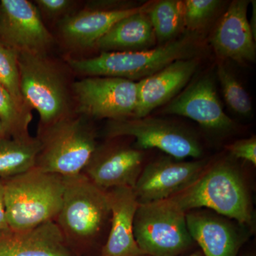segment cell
<instances>
[{
  "label": "cell",
  "mask_w": 256,
  "mask_h": 256,
  "mask_svg": "<svg viewBox=\"0 0 256 256\" xmlns=\"http://www.w3.org/2000/svg\"><path fill=\"white\" fill-rule=\"evenodd\" d=\"M41 150L38 138L30 136L0 139V180H8L35 168Z\"/></svg>",
  "instance_id": "21"
},
{
  "label": "cell",
  "mask_w": 256,
  "mask_h": 256,
  "mask_svg": "<svg viewBox=\"0 0 256 256\" xmlns=\"http://www.w3.org/2000/svg\"><path fill=\"white\" fill-rule=\"evenodd\" d=\"M151 4L114 24L94 46L101 52H140L154 48L156 37L146 14Z\"/></svg>",
  "instance_id": "20"
},
{
  "label": "cell",
  "mask_w": 256,
  "mask_h": 256,
  "mask_svg": "<svg viewBox=\"0 0 256 256\" xmlns=\"http://www.w3.org/2000/svg\"><path fill=\"white\" fill-rule=\"evenodd\" d=\"M151 4L148 2L138 8L126 9L82 10L62 20L60 33L72 46L80 48L94 46L114 24L129 15L146 9Z\"/></svg>",
  "instance_id": "19"
},
{
  "label": "cell",
  "mask_w": 256,
  "mask_h": 256,
  "mask_svg": "<svg viewBox=\"0 0 256 256\" xmlns=\"http://www.w3.org/2000/svg\"><path fill=\"white\" fill-rule=\"evenodd\" d=\"M143 160L142 151L133 146H98L82 173L105 191L133 188L143 169Z\"/></svg>",
  "instance_id": "13"
},
{
  "label": "cell",
  "mask_w": 256,
  "mask_h": 256,
  "mask_svg": "<svg viewBox=\"0 0 256 256\" xmlns=\"http://www.w3.org/2000/svg\"><path fill=\"white\" fill-rule=\"evenodd\" d=\"M161 114L184 116L214 132L233 130L234 122L225 114L213 78L204 76L192 82L164 105Z\"/></svg>",
  "instance_id": "12"
},
{
  "label": "cell",
  "mask_w": 256,
  "mask_h": 256,
  "mask_svg": "<svg viewBox=\"0 0 256 256\" xmlns=\"http://www.w3.org/2000/svg\"><path fill=\"white\" fill-rule=\"evenodd\" d=\"M106 137L134 138L133 148L139 150L158 149L176 160L202 159L203 148L196 136L180 124L160 118H144L109 120Z\"/></svg>",
  "instance_id": "7"
},
{
  "label": "cell",
  "mask_w": 256,
  "mask_h": 256,
  "mask_svg": "<svg viewBox=\"0 0 256 256\" xmlns=\"http://www.w3.org/2000/svg\"><path fill=\"white\" fill-rule=\"evenodd\" d=\"M196 57L175 60L137 82V106L132 118H144L166 105L188 85L198 67Z\"/></svg>",
  "instance_id": "14"
},
{
  "label": "cell",
  "mask_w": 256,
  "mask_h": 256,
  "mask_svg": "<svg viewBox=\"0 0 256 256\" xmlns=\"http://www.w3.org/2000/svg\"><path fill=\"white\" fill-rule=\"evenodd\" d=\"M217 76L224 98L229 107L240 116H250L252 112V99L234 74L224 66L218 65Z\"/></svg>",
  "instance_id": "24"
},
{
  "label": "cell",
  "mask_w": 256,
  "mask_h": 256,
  "mask_svg": "<svg viewBox=\"0 0 256 256\" xmlns=\"http://www.w3.org/2000/svg\"><path fill=\"white\" fill-rule=\"evenodd\" d=\"M79 114L110 120L132 118L137 106V82L108 76L87 77L74 82Z\"/></svg>",
  "instance_id": "9"
},
{
  "label": "cell",
  "mask_w": 256,
  "mask_h": 256,
  "mask_svg": "<svg viewBox=\"0 0 256 256\" xmlns=\"http://www.w3.org/2000/svg\"><path fill=\"white\" fill-rule=\"evenodd\" d=\"M252 18H250V22H249V24H250V28L254 36H256V1L252 2Z\"/></svg>",
  "instance_id": "30"
},
{
  "label": "cell",
  "mask_w": 256,
  "mask_h": 256,
  "mask_svg": "<svg viewBox=\"0 0 256 256\" xmlns=\"http://www.w3.org/2000/svg\"><path fill=\"white\" fill-rule=\"evenodd\" d=\"M200 45L196 32H188L150 50L101 52L94 58H69L68 63L74 72L88 77H116L134 82L156 74L175 60L196 57Z\"/></svg>",
  "instance_id": "1"
},
{
  "label": "cell",
  "mask_w": 256,
  "mask_h": 256,
  "mask_svg": "<svg viewBox=\"0 0 256 256\" xmlns=\"http://www.w3.org/2000/svg\"><path fill=\"white\" fill-rule=\"evenodd\" d=\"M31 112L16 102L13 96L0 84V121L5 137L21 138L30 136L28 126Z\"/></svg>",
  "instance_id": "23"
},
{
  "label": "cell",
  "mask_w": 256,
  "mask_h": 256,
  "mask_svg": "<svg viewBox=\"0 0 256 256\" xmlns=\"http://www.w3.org/2000/svg\"><path fill=\"white\" fill-rule=\"evenodd\" d=\"M35 168L64 176L80 174L98 148L96 132L82 116H66L44 126Z\"/></svg>",
  "instance_id": "4"
},
{
  "label": "cell",
  "mask_w": 256,
  "mask_h": 256,
  "mask_svg": "<svg viewBox=\"0 0 256 256\" xmlns=\"http://www.w3.org/2000/svg\"><path fill=\"white\" fill-rule=\"evenodd\" d=\"M62 206L54 220L68 244L88 242L102 233L110 218L107 191L82 173L64 178Z\"/></svg>",
  "instance_id": "5"
},
{
  "label": "cell",
  "mask_w": 256,
  "mask_h": 256,
  "mask_svg": "<svg viewBox=\"0 0 256 256\" xmlns=\"http://www.w3.org/2000/svg\"><path fill=\"white\" fill-rule=\"evenodd\" d=\"M220 4L218 0L184 1V28L191 32L202 30L213 18Z\"/></svg>",
  "instance_id": "26"
},
{
  "label": "cell",
  "mask_w": 256,
  "mask_h": 256,
  "mask_svg": "<svg viewBox=\"0 0 256 256\" xmlns=\"http://www.w3.org/2000/svg\"><path fill=\"white\" fill-rule=\"evenodd\" d=\"M0 256H73L55 220L23 230L0 233Z\"/></svg>",
  "instance_id": "16"
},
{
  "label": "cell",
  "mask_w": 256,
  "mask_h": 256,
  "mask_svg": "<svg viewBox=\"0 0 256 256\" xmlns=\"http://www.w3.org/2000/svg\"><path fill=\"white\" fill-rule=\"evenodd\" d=\"M146 14L160 45L178 38L184 28L182 1L161 0L152 2Z\"/></svg>",
  "instance_id": "22"
},
{
  "label": "cell",
  "mask_w": 256,
  "mask_h": 256,
  "mask_svg": "<svg viewBox=\"0 0 256 256\" xmlns=\"http://www.w3.org/2000/svg\"><path fill=\"white\" fill-rule=\"evenodd\" d=\"M18 66L24 100L37 110L43 127L68 116L65 82L44 54L18 52Z\"/></svg>",
  "instance_id": "8"
},
{
  "label": "cell",
  "mask_w": 256,
  "mask_h": 256,
  "mask_svg": "<svg viewBox=\"0 0 256 256\" xmlns=\"http://www.w3.org/2000/svg\"><path fill=\"white\" fill-rule=\"evenodd\" d=\"M188 256H204L203 254H202L201 252H194V254H190V255H188Z\"/></svg>",
  "instance_id": "32"
},
{
  "label": "cell",
  "mask_w": 256,
  "mask_h": 256,
  "mask_svg": "<svg viewBox=\"0 0 256 256\" xmlns=\"http://www.w3.org/2000/svg\"><path fill=\"white\" fill-rule=\"evenodd\" d=\"M170 198L185 213L210 208L240 225L252 223L246 185L240 171L228 162L207 166L191 186Z\"/></svg>",
  "instance_id": "2"
},
{
  "label": "cell",
  "mask_w": 256,
  "mask_h": 256,
  "mask_svg": "<svg viewBox=\"0 0 256 256\" xmlns=\"http://www.w3.org/2000/svg\"><path fill=\"white\" fill-rule=\"evenodd\" d=\"M206 160L183 161L165 156L143 168L133 191L138 203L168 200L196 182L208 166Z\"/></svg>",
  "instance_id": "10"
},
{
  "label": "cell",
  "mask_w": 256,
  "mask_h": 256,
  "mask_svg": "<svg viewBox=\"0 0 256 256\" xmlns=\"http://www.w3.org/2000/svg\"><path fill=\"white\" fill-rule=\"evenodd\" d=\"M2 137H4V132H3L2 126V122L0 121V139Z\"/></svg>",
  "instance_id": "31"
},
{
  "label": "cell",
  "mask_w": 256,
  "mask_h": 256,
  "mask_svg": "<svg viewBox=\"0 0 256 256\" xmlns=\"http://www.w3.org/2000/svg\"><path fill=\"white\" fill-rule=\"evenodd\" d=\"M247 0H234L217 25L210 44L218 57L240 64L252 63L256 38L248 20Z\"/></svg>",
  "instance_id": "15"
},
{
  "label": "cell",
  "mask_w": 256,
  "mask_h": 256,
  "mask_svg": "<svg viewBox=\"0 0 256 256\" xmlns=\"http://www.w3.org/2000/svg\"><path fill=\"white\" fill-rule=\"evenodd\" d=\"M0 40L18 53L44 54L53 43L40 10L28 0L0 2Z\"/></svg>",
  "instance_id": "11"
},
{
  "label": "cell",
  "mask_w": 256,
  "mask_h": 256,
  "mask_svg": "<svg viewBox=\"0 0 256 256\" xmlns=\"http://www.w3.org/2000/svg\"><path fill=\"white\" fill-rule=\"evenodd\" d=\"M110 210V228L100 256H146L134 237L133 222L138 206L133 188H118L107 191Z\"/></svg>",
  "instance_id": "17"
},
{
  "label": "cell",
  "mask_w": 256,
  "mask_h": 256,
  "mask_svg": "<svg viewBox=\"0 0 256 256\" xmlns=\"http://www.w3.org/2000/svg\"><path fill=\"white\" fill-rule=\"evenodd\" d=\"M0 84L10 92L18 104L30 108L25 104L20 89L18 52L0 43Z\"/></svg>",
  "instance_id": "25"
},
{
  "label": "cell",
  "mask_w": 256,
  "mask_h": 256,
  "mask_svg": "<svg viewBox=\"0 0 256 256\" xmlns=\"http://www.w3.org/2000/svg\"></svg>",
  "instance_id": "33"
},
{
  "label": "cell",
  "mask_w": 256,
  "mask_h": 256,
  "mask_svg": "<svg viewBox=\"0 0 256 256\" xmlns=\"http://www.w3.org/2000/svg\"><path fill=\"white\" fill-rule=\"evenodd\" d=\"M188 232L204 256H238L242 236L234 224L204 210L186 213Z\"/></svg>",
  "instance_id": "18"
},
{
  "label": "cell",
  "mask_w": 256,
  "mask_h": 256,
  "mask_svg": "<svg viewBox=\"0 0 256 256\" xmlns=\"http://www.w3.org/2000/svg\"><path fill=\"white\" fill-rule=\"evenodd\" d=\"M3 182L10 229L26 230L56 220L62 206L64 176L34 168Z\"/></svg>",
  "instance_id": "3"
},
{
  "label": "cell",
  "mask_w": 256,
  "mask_h": 256,
  "mask_svg": "<svg viewBox=\"0 0 256 256\" xmlns=\"http://www.w3.org/2000/svg\"><path fill=\"white\" fill-rule=\"evenodd\" d=\"M73 2L69 0H36L38 8L50 16H56L66 12Z\"/></svg>",
  "instance_id": "28"
},
{
  "label": "cell",
  "mask_w": 256,
  "mask_h": 256,
  "mask_svg": "<svg viewBox=\"0 0 256 256\" xmlns=\"http://www.w3.org/2000/svg\"><path fill=\"white\" fill-rule=\"evenodd\" d=\"M9 228L5 208L4 182L0 180V233Z\"/></svg>",
  "instance_id": "29"
},
{
  "label": "cell",
  "mask_w": 256,
  "mask_h": 256,
  "mask_svg": "<svg viewBox=\"0 0 256 256\" xmlns=\"http://www.w3.org/2000/svg\"><path fill=\"white\" fill-rule=\"evenodd\" d=\"M133 232L138 246L148 256H178L194 242L186 213L170 198L139 204Z\"/></svg>",
  "instance_id": "6"
},
{
  "label": "cell",
  "mask_w": 256,
  "mask_h": 256,
  "mask_svg": "<svg viewBox=\"0 0 256 256\" xmlns=\"http://www.w3.org/2000/svg\"><path fill=\"white\" fill-rule=\"evenodd\" d=\"M232 156L256 165V138L255 136L236 141L226 146Z\"/></svg>",
  "instance_id": "27"
}]
</instances>
